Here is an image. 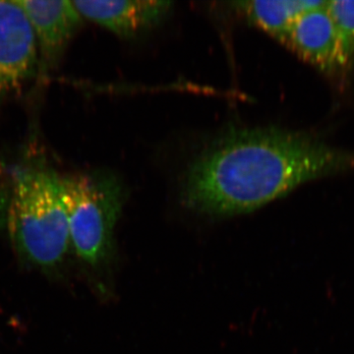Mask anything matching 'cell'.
Masks as SVG:
<instances>
[{
	"label": "cell",
	"instance_id": "4",
	"mask_svg": "<svg viewBox=\"0 0 354 354\" xmlns=\"http://www.w3.org/2000/svg\"><path fill=\"white\" fill-rule=\"evenodd\" d=\"M39 53L32 26L17 0H0V106L38 79Z\"/></svg>",
	"mask_w": 354,
	"mask_h": 354
},
{
	"label": "cell",
	"instance_id": "2",
	"mask_svg": "<svg viewBox=\"0 0 354 354\" xmlns=\"http://www.w3.org/2000/svg\"><path fill=\"white\" fill-rule=\"evenodd\" d=\"M7 201V227L18 254L30 264L53 269L70 244L62 174L36 158L12 172Z\"/></svg>",
	"mask_w": 354,
	"mask_h": 354
},
{
	"label": "cell",
	"instance_id": "8",
	"mask_svg": "<svg viewBox=\"0 0 354 354\" xmlns=\"http://www.w3.org/2000/svg\"><path fill=\"white\" fill-rule=\"evenodd\" d=\"M325 3L319 0H258L235 2L234 6L249 22L279 39L298 16Z\"/></svg>",
	"mask_w": 354,
	"mask_h": 354
},
{
	"label": "cell",
	"instance_id": "5",
	"mask_svg": "<svg viewBox=\"0 0 354 354\" xmlns=\"http://www.w3.org/2000/svg\"><path fill=\"white\" fill-rule=\"evenodd\" d=\"M34 31L39 53L38 80H46L57 68L84 18L66 0H17Z\"/></svg>",
	"mask_w": 354,
	"mask_h": 354
},
{
	"label": "cell",
	"instance_id": "6",
	"mask_svg": "<svg viewBox=\"0 0 354 354\" xmlns=\"http://www.w3.org/2000/svg\"><path fill=\"white\" fill-rule=\"evenodd\" d=\"M327 4L326 1L324 6L298 16L278 41L321 71L335 74L346 69Z\"/></svg>",
	"mask_w": 354,
	"mask_h": 354
},
{
	"label": "cell",
	"instance_id": "7",
	"mask_svg": "<svg viewBox=\"0 0 354 354\" xmlns=\"http://www.w3.org/2000/svg\"><path fill=\"white\" fill-rule=\"evenodd\" d=\"M72 2L84 19L102 26L121 38H133L156 27L171 12L174 6L169 1L141 0H76Z\"/></svg>",
	"mask_w": 354,
	"mask_h": 354
},
{
	"label": "cell",
	"instance_id": "3",
	"mask_svg": "<svg viewBox=\"0 0 354 354\" xmlns=\"http://www.w3.org/2000/svg\"><path fill=\"white\" fill-rule=\"evenodd\" d=\"M70 244L78 257L97 266L113 253V232L124 202V188L106 172L62 176Z\"/></svg>",
	"mask_w": 354,
	"mask_h": 354
},
{
	"label": "cell",
	"instance_id": "1",
	"mask_svg": "<svg viewBox=\"0 0 354 354\" xmlns=\"http://www.w3.org/2000/svg\"><path fill=\"white\" fill-rule=\"evenodd\" d=\"M354 169V152L279 128L227 133L188 167L183 201L211 216L249 213L298 186Z\"/></svg>",
	"mask_w": 354,
	"mask_h": 354
},
{
	"label": "cell",
	"instance_id": "9",
	"mask_svg": "<svg viewBox=\"0 0 354 354\" xmlns=\"http://www.w3.org/2000/svg\"><path fill=\"white\" fill-rule=\"evenodd\" d=\"M327 10L339 37L342 62L348 69L354 59V0L328 1Z\"/></svg>",
	"mask_w": 354,
	"mask_h": 354
}]
</instances>
